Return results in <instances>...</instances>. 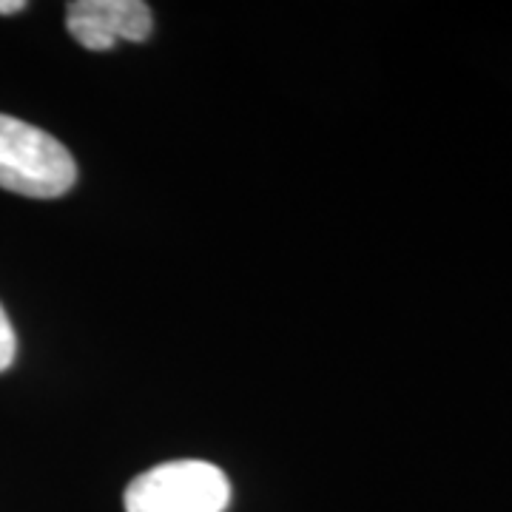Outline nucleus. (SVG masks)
Listing matches in <instances>:
<instances>
[{"instance_id":"obj_1","label":"nucleus","mask_w":512,"mask_h":512,"mask_svg":"<svg viewBox=\"0 0 512 512\" xmlns=\"http://www.w3.org/2000/svg\"><path fill=\"white\" fill-rule=\"evenodd\" d=\"M74 183L77 165L69 148L37 126L0 114V188L32 200H55Z\"/></svg>"},{"instance_id":"obj_2","label":"nucleus","mask_w":512,"mask_h":512,"mask_svg":"<svg viewBox=\"0 0 512 512\" xmlns=\"http://www.w3.org/2000/svg\"><path fill=\"white\" fill-rule=\"evenodd\" d=\"M123 504L126 512H225L231 481L208 461H165L128 484Z\"/></svg>"},{"instance_id":"obj_3","label":"nucleus","mask_w":512,"mask_h":512,"mask_svg":"<svg viewBox=\"0 0 512 512\" xmlns=\"http://www.w3.org/2000/svg\"><path fill=\"white\" fill-rule=\"evenodd\" d=\"M151 26L143 0H74L66 6V29L89 52H106L117 40L143 43Z\"/></svg>"},{"instance_id":"obj_4","label":"nucleus","mask_w":512,"mask_h":512,"mask_svg":"<svg viewBox=\"0 0 512 512\" xmlns=\"http://www.w3.org/2000/svg\"><path fill=\"white\" fill-rule=\"evenodd\" d=\"M15 356H18V336H15V328H12L9 316L0 305V373L12 367Z\"/></svg>"},{"instance_id":"obj_5","label":"nucleus","mask_w":512,"mask_h":512,"mask_svg":"<svg viewBox=\"0 0 512 512\" xmlns=\"http://www.w3.org/2000/svg\"><path fill=\"white\" fill-rule=\"evenodd\" d=\"M26 3L23 0H0V15H15V12H23Z\"/></svg>"}]
</instances>
